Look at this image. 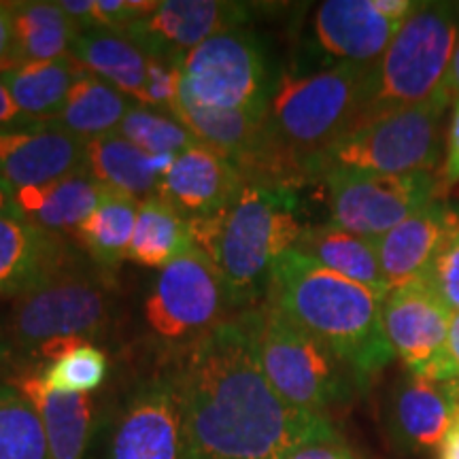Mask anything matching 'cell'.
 Returning <instances> with one entry per match:
<instances>
[{
  "instance_id": "cell-42",
  "label": "cell",
  "mask_w": 459,
  "mask_h": 459,
  "mask_svg": "<svg viewBox=\"0 0 459 459\" xmlns=\"http://www.w3.org/2000/svg\"><path fill=\"white\" fill-rule=\"evenodd\" d=\"M449 355L453 366H455L457 377H459V313L451 315V324H449Z\"/></svg>"
},
{
  "instance_id": "cell-29",
  "label": "cell",
  "mask_w": 459,
  "mask_h": 459,
  "mask_svg": "<svg viewBox=\"0 0 459 459\" xmlns=\"http://www.w3.org/2000/svg\"><path fill=\"white\" fill-rule=\"evenodd\" d=\"M132 105L134 100L85 71L71 90L62 113L51 122L88 143L117 130Z\"/></svg>"
},
{
  "instance_id": "cell-45",
  "label": "cell",
  "mask_w": 459,
  "mask_h": 459,
  "mask_svg": "<svg viewBox=\"0 0 459 459\" xmlns=\"http://www.w3.org/2000/svg\"><path fill=\"white\" fill-rule=\"evenodd\" d=\"M453 389H455V409H453V419L459 421V378L453 381Z\"/></svg>"
},
{
  "instance_id": "cell-15",
  "label": "cell",
  "mask_w": 459,
  "mask_h": 459,
  "mask_svg": "<svg viewBox=\"0 0 459 459\" xmlns=\"http://www.w3.org/2000/svg\"><path fill=\"white\" fill-rule=\"evenodd\" d=\"M88 172V143L56 122L0 130V179L11 192Z\"/></svg>"
},
{
  "instance_id": "cell-6",
  "label": "cell",
  "mask_w": 459,
  "mask_h": 459,
  "mask_svg": "<svg viewBox=\"0 0 459 459\" xmlns=\"http://www.w3.org/2000/svg\"><path fill=\"white\" fill-rule=\"evenodd\" d=\"M262 370L294 409L330 419L361 389L347 364L266 300L245 308Z\"/></svg>"
},
{
  "instance_id": "cell-23",
  "label": "cell",
  "mask_w": 459,
  "mask_h": 459,
  "mask_svg": "<svg viewBox=\"0 0 459 459\" xmlns=\"http://www.w3.org/2000/svg\"><path fill=\"white\" fill-rule=\"evenodd\" d=\"M7 383L32 402L48 434L51 459H83L91 432L90 394L57 392L43 383L39 368H22Z\"/></svg>"
},
{
  "instance_id": "cell-1",
  "label": "cell",
  "mask_w": 459,
  "mask_h": 459,
  "mask_svg": "<svg viewBox=\"0 0 459 459\" xmlns=\"http://www.w3.org/2000/svg\"><path fill=\"white\" fill-rule=\"evenodd\" d=\"M169 372L200 459H283L338 436L330 419L294 409L274 392L247 311L177 351Z\"/></svg>"
},
{
  "instance_id": "cell-21",
  "label": "cell",
  "mask_w": 459,
  "mask_h": 459,
  "mask_svg": "<svg viewBox=\"0 0 459 459\" xmlns=\"http://www.w3.org/2000/svg\"><path fill=\"white\" fill-rule=\"evenodd\" d=\"M170 113L196 136L200 145L226 158L237 166L245 181L249 179L266 147V117L203 107L189 99L183 88Z\"/></svg>"
},
{
  "instance_id": "cell-18",
  "label": "cell",
  "mask_w": 459,
  "mask_h": 459,
  "mask_svg": "<svg viewBox=\"0 0 459 459\" xmlns=\"http://www.w3.org/2000/svg\"><path fill=\"white\" fill-rule=\"evenodd\" d=\"M245 177L232 162L206 147H194L172 160L156 196L186 220L209 217L240 196Z\"/></svg>"
},
{
  "instance_id": "cell-34",
  "label": "cell",
  "mask_w": 459,
  "mask_h": 459,
  "mask_svg": "<svg viewBox=\"0 0 459 459\" xmlns=\"http://www.w3.org/2000/svg\"><path fill=\"white\" fill-rule=\"evenodd\" d=\"M108 372V359L105 351L94 344H82L60 359L49 361L39 368L43 383L57 392L90 394L105 383Z\"/></svg>"
},
{
  "instance_id": "cell-4",
  "label": "cell",
  "mask_w": 459,
  "mask_h": 459,
  "mask_svg": "<svg viewBox=\"0 0 459 459\" xmlns=\"http://www.w3.org/2000/svg\"><path fill=\"white\" fill-rule=\"evenodd\" d=\"M192 243L213 262L234 308H251L266 296L274 262L291 251L308 226L294 187L247 183L232 204L187 220Z\"/></svg>"
},
{
  "instance_id": "cell-10",
  "label": "cell",
  "mask_w": 459,
  "mask_h": 459,
  "mask_svg": "<svg viewBox=\"0 0 459 459\" xmlns=\"http://www.w3.org/2000/svg\"><path fill=\"white\" fill-rule=\"evenodd\" d=\"M234 304L213 262L192 247L162 268L143 304L149 334L177 351L230 319Z\"/></svg>"
},
{
  "instance_id": "cell-13",
  "label": "cell",
  "mask_w": 459,
  "mask_h": 459,
  "mask_svg": "<svg viewBox=\"0 0 459 459\" xmlns=\"http://www.w3.org/2000/svg\"><path fill=\"white\" fill-rule=\"evenodd\" d=\"M105 459H200L170 372L128 395L113 419Z\"/></svg>"
},
{
  "instance_id": "cell-33",
  "label": "cell",
  "mask_w": 459,
  "mask_h": 459,
  "mask_svg": "<svg viewBox=\"0 0 459 459\" xmlns=\"http://www.w3.org/2000/svg\"><path fill=\"white\" fill-rule=\"evenodd\" d=\"M132 145L160 158H177L194 147H203L179 119L164 108L134 102L115 130Z\"/></svg>"
},
{
  "instance_id": "cell-17",
  "label": "cell",
  "mask_w": 459,
  "mask_h": 459,
  "mask_svg": "<svg viewBox=\"0 0 459 459\" xmlns=\"http://www.w3.org/2000/svg\"><path fill=\"white\" fill-rule=\"evenodd\" d=\"M453 383H434L411 372L395 378L385 400L389 438L404 453L440 451L453 423Z\"/></svg>"
},
{
  "instance_id": "cell-26",
  "label": "cell",
  "mask_w": 459,
  "mask_h": 459,
  "mask_svg": "<svg viewBox=\"0 0 459 459\" xmlns=\"http://www.w3.org/2000/svg\"><path fill=\"white\" fill-rule=\"evenodd\" d=\"M175 158L143 152L117 132L88 141V172L96 181L122 196L145 200L156 196L160 179Z\"/></svg>"
},
{
  "instance_id": "cell-8",
  "label": "cell",
  "mask_w": 459,
  "mask_h": 459,
  "mask_svg": "<svg viewBox=\"0 0 459 459\" xmlns=\"http://www.w3.org/2000/svg\"><path fill=\"white\" fill-rule=\"evenodd\" d=\"M113 290L105 277L74 264L17 296L9 315V344L30 355L51 341L102 336L113 321Z\"/></svg>"
},
{
  "instance_id": "cell-27",
  "label": "cell",
  "mask_w": 459,
  "mask_h": 459,
  "mask_svg": "<svg viewBox=\"0 0 459 459\" xmlns=\"http://www.w3.org/2000/svg\"><path fill=\"white\" fill-rule=\"evenodd\" d=\"M85 68L73 56L49 62H28L0 73L20 111L32 122H51L65 108Z\"/></svg>"
},
{
  "instance_id": "cell-28",
  "label": "cell",
  "mask_w": 459,
  "mask_h": 459,
  "mask_svg": "<svg viewBox=\"0 0 459 459\" xmlns=\"http://www.w3.org/2000/svg\"><path fill=\"white\" fill-rule=\"evenodd\" d=\"M13 30L15 66L71 56L74 39L79 37V28L62 11L60 3L45 0L13 3Z\"/></svg>"
},
{
  "instance_id": "cell-22",
  "label": "cell",
  "mask_w": 459,
  "mask_h": 459,
  "mask_svg": "<svg viewBox=\"0 0 459 459\" xmlns=\"http://www.w3.org/2000/svg\"><path fill=\"white\" fill-rule=\"evenodd\" d=\"M111 194L115 192L96 181L90 172H82L48 186L15 189L13 200L20 217L43 232L66 238L74 237L79 226Z\"/></svg>"
},
{
  "instance_id": "cell-30",
  "label": "cell",
  "mask_w": 459,
  "mask_h": 459,
  "mask_svg": "<svg viewBox=\"0 0 459 459\" xmlns=\"http://www.w3.org/2000/svg\"><path fill=\"white\" fill-rule=\"evenodd\" d=\"M192 234L186 217L158 196L141 200L134 234L128 251V260L145 268L169 266L192 249Z\"/></svg>"
},
{
  "instance_id": "cell-39",
  "label": "cell",
  "mask_w": 459,
  "mask_h": 459,
  "mask_svg": "<svg viewBox=\"0 0 459 459\" xmlns=\"http://www.w3.org/2000/svg\"><path fill=\"white\" fill-rule=\"evenodd\" d=\"M32 124V119H28L24 113L20 111V107L15 105L13 96L9 94L7 85L0 79V130H11V128H22V126Z\"/></svg>"
},
{
  "instance_id": "cell-40",
  "label": "cell",
  "mask_w": 459,
  "mask_h": 459,
  "mask_svg": "<svg viewBox=\"0 0 459 459\" xmlns=\"http://www.w3.org/2000/svg\"><path fill=\"white\" fill-rule=\"evenodd\" d=\"M446 96H449L451 107L455 105V102H459V39H457L455 51H453L449 79H446Z\"/></svg>"
},
{
  "instance_id": "cell-36",
  "label": "cell",
  "mask_w": 459,
  "mask_h": 459,
  "mask_svg": "<svg viewBox=\"0 0 459 459\" xmlns=\"http://www.w3.org/2000/svg\"><path fill=\"white\" fill-rule=\"evenodd\" d=\"M451 108V122L445 136V160L440 169L445 192L459 183V102Z\"/></svg>"
},
{
  "instance_id": "cell-38",
  "label": "cell",
  "mask_w": 459,
  "mask_h": 459,
  "mask_svg": "<svg viewBox=\"0 0 459 459\" xmlns=\"http://www.w3.org/2000/svg\"><path fill=\"white\" fill-rule=\"evenodd\" d=\"M15 66L13 3H0V73Z\"/></svg>"
},
{
  "instance_id": "cell-24",
  "label": "cell",
  "mask_w": 459,
  "mask_h": 459,
  "mask_svg": "<svg viewBox=\"0 0 459 459\" xmlns=\"http://www.w3.org/2000/svg\"><path fill=\"white\" fill-rule=\"evenodd\" d=\"M71 56L85 71L100 77L122 94L143 105L152 66L158 56L149 54L122 32L85 30L74 39Z\"/></svg>"
},
{
  "instance_id": "cell-9",
  "label": "cell",
  "mask_w": 459,
  "mask_h": 459,
  "mask_svg": "<svg viewBox=\"0 0 459 459\" xmlns=\"http://www.w3.org/2000/svg\"><path fill=\"white\" fill-rule=\"evenodd\" d=\"M181 88L209 108L266 117L274 82L266 51L254 32L237 28L181 57Z\"/></svg>"
},
{
  "instance_id": "cell-35",
  "label": "cell",
  "mask_w": 459,
  "mask_h": 459,
  "mask_svg": "<svg viewBox=\"0 0 459 459\" xmlns=\"http://www.w3.org/2000/svg\"><path fill=\"white\" fill-rule=\"evenodd\" d=\"M426 283L451 308V313H459V232L449 240L443 254L434 262Z\"/></svg>"
},
{
  "instance_id": "cell-12",
  "label": "cell",
  "mask_w": 459,
  "mask_h": 459,
  "mask_svg": "<svg viewBox=\"0 0 459 459\" xmlns=\"http://www.w3.org/2000/svg\"><path fill=\"white\" fill-rule=\"evenodd\" d=\"M451 315L426 281L387 291L381 302L383 332L406 372L434 383L457 381L449 355Z\"/></svg>"
},
{
  "instance_id": "cell-7",
  "label": "cell",
  "mask_w": 459,
  "mask_h": 459,
  "mask_svg": "<svg viewBox=\"0 0 459 459\" xmlns=\"http://www.w3.org/2000/svg\"><path fill=\"white\" fill-rule=\"evenodd\" d=\"M449 107V100L438 99L355 126L313 164V179L321 181L334 170L440 172L446 136L443 119Z\"/></svg>"
},
{
  "instance_id": "cell-43",
  "label": "cell",
  "mask_w": 459,
  "mask_h": 459,
  "mask_svg": "<svg viewBox=\"0 0 459 459\" xmlns=\"http://www.w3.org/2000/svg\"><path fill=\"white\" fill-rule=\"evenodd\" d=\"M0 215H20L17 213L13 192L3 179H0Z\"/></svg>"
},
{
  "instance_id": "cell-19",
  "label": "cell",
  "mask_w": 459,
  "mask_h": 459,
  "mask_svg": "<svg viewBox=\"0 0 459 459\" xmlns=\"http://www.w3.org/2000/svg\"><path fill=\"white\" fill-rule=\"evenodd\" d=\"M404 22L377 7V0H325L313 17L321 49L336 62L375 66Z\"/></svg>"
},
{
  "instance_id": "cell-2",
  "label": "cell",
  "mask_w": 459,
  "mask_h": 459,
  "mask_svg": "<svg viewBox=\"0 0 459 459\" xmlns=\"http://www.w3.org/2000/svg\"><path fill=\"white\" fill-rule=\"evenodd\" d=\"M368 71L334 62L281 73L266 111V149L249 183L298 189L313 181V164L358 124Z\"/></svg>"
},
{
  "instance_id": "cell-20",
  "label": "cell",
  "mask_w": 459,
  "mask_h": 459,
  "mask_svg": "<svg viewBox=\"0 0 459 459\" xmlns=\"http://www.w3.org/2000/svg\"><path fill=\"white\" fill-rule=\"evenodd\" d=\"M73 264L66 240L20 215H0V296H22Z\"/></svg>"
},
{
  "instance_id": "cell-32",
  "label": "cell",
  "mask_w": 459,
  "mask_h": 459,
  "mask_svg": "<svg viewBox=\"0 0 459 459\" xmlns=\"http://www.w3.org/2000/svg\"><path fill=\"white\" fill-rule=\"evenodd\" d=\"M0 459H51L41 417L11 383H0Z\"/></svg>"
},
{
  "instance_id": "cell-11",
  "label": "cell",
  "mask_w": 459,
  "mask_h": 459,
  "mask_svg": "<svg viewBox=\"0 0 459 459\" xmlns=\"http://www.w3.org/2000/svg\"><path fill=\"white\" fill-rule=\"evenodd\" d=\"M328 189L330 221L377 240L445 194L440 172L377 175L334 170L321 179Z\"/></svg>"
},
{
  "instance_id": "cell-25",
  "label": "cell",
  "mask_w": 459,
  "mask_h": 459,
  "mask_svg": "<svg viewBox=\"0 0 459 459\" xmlns=\"http://www.w3.org/2000/svg\"><path fill=\"white\" fill-rule=\"evenodd\" d=\"M294 251L353 283L368 287L377 296H387L389 285L381 271L375 240L349 232L328 220L304 230Z\"/></svg>"
},
{
  "instance_id": "cell-5",
  "label": "cell",
  "mask_w": 459,
  "mask_h": 459,
  "mask_svg": "<svg viewBox=\"0 0 459 459\" xmlns=\"http://www.w3.org/2000/svg\"><path fill=\"white\" fill-rule=\"evenodd\" d=\"M457 39L459 9L446 3H419L385 54L370 66L355 126L438 99L449 100L446 79Z\"/></svg>"
},
{
  "instance_id": "cell-14",
  "label": "cell",
  "mask_w": 459,
  "mask_h": 459,
  "mask_svg": "<svg viewBox=\"0 0 459 459\" xmlns=\"http://www.w3.org/2000/svg\"><path fill=\"white\" fill-rule=\"evenodd\" d=\"M251 7L226 0H164L147 17L122 28V34L149 54L181 60L187 51L217 34L237 30L249 22Z\"/></svg>"
},
{
  "instance_id": "cell-16",
  "label": "cell",
  "mask_w": 459,
  "mask_h": 459,
  "mask_svg": "<svg viewBox=\"0 0 459 459\" xmlns=\"http://www.w3.org/2000/svg\"><path fill=\"white\" fill-rule=\"evenodd\" d=\"M457 232L459 204L440 196L378 237L375 249L389 290L426 281L434 262Z\"/></svg>"
},
{
  "instance_id": "cell-44",
  "label": "cell",
  "mask_w": 459,
  "mask_h": 459,
  "mask_svg": "<svg viewBox=\"0 0 459 459\" xmlns=\"http://www.w3.org/2000/svg\"><path fill=\"white\" fill-rule=\"evenodd\" d=\"M9 353H11V344H9V341H4V338H0V364H3V361L9 358Z\"/></svg>"
},
{
  "instance_id": "cell-41",
  "label": "cell",
  "mask_w": 459,
  "mask_h": 459,
  "mask_svg": "<svg viewBox=\"0 0 459 459\" xmlns=\"http://www.w3.org/2000/svg\"><path fill=\"white\" fill-rule=\"evenodd\" d=\"M440 459H459V421L453 419L449 434H446L443 446H440Z\"/></svg>"
},
{
  "instance_id": "cell-31",
  "label": "cell",
  "mask_w": 459,
  "mask_h": 459,
  "mask_svg": "<svg viewBox=\"0 0 459 459\" xmlns=\"http://www.w3.org/2000/svg\"><path fill=\"white\" fill-rule=\"evenodd\" d=\"M139 200L111 194L99 209L79 226L77 243L102 268H117L128 260V251L139 217Z\"/></svg>"
},
{
  "instance_id": "cell-37",
  "label": "cell",
  "mask_w": 459,
  "mask_h": 459,
  "mask_svg": "<svg viewBox=\"0 0 459 459\" xmlns=\"http://www.w3.org/2000/svg\"><path fill=\"white\" fill-rule=\"evenodd\" d=\"M283 459H355L347 446L341 443L338 436L332 438L313 440V443L300 445L298 449L287 453Z\"/></svg>"
},
{
  "instance_id": "cell-3",
  "label": "cell",
  "mask_w": 459,
  "mask_h": 459,
  "mask_svg": "<svg viewBox=\"0 0 459 459\" xmlns=\"http://www.w3.org/2000/svg\"><path fill=\"white\" fill-rule=\"evenodd\" d=\"M264 300L338 355L361 389L395 358L383 332V298L294 249L274 262Z\"/></svg>"
}]
</instances>
